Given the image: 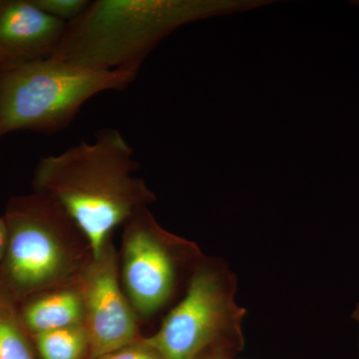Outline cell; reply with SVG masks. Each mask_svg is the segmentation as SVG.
Listing matches in <instances>:
<instances>
[{"label": "cell", "mask_w": 359, "mask_h": 359, "mask_svg": "<svg viewBox=\"0 0 359 359\" xmlns=\"http://www.w3.org/2000/svg\"><path fill=\"white\" fill-rule=\"evenodd\" d=\"M29 334L84 325V306L74 285L40 292L18 304Z\"/></svg>", "instance_id": "obj_9"}, {"label": "cell", "mask_w": 359, "mask_h": 359, "mask_svg": "<svg viewBox=\"0 0 359 359\" xmlns=\"http://www.w3.org/2000/svg\"><path fill=\"white\" fill-rule=\"evenodd\" d=\"M40 359L88 358L89 337L84 325L32 335Z\"/></svg>", "instance_id": "obj_11"}, {"label": "cell", "mask_w": 359, "mask_h": 359, "mask_svg": "<svg viewBox=\"0 0 359 359\" xmlns=\"http://www.w3.org/2000/svg\"><path fill=\"white\" fill-rule=\"evenodd\" d=\"M0 359H40L18 304L0 289Z\"/></svg>", "instance_id": "obj_10"}, {"label": "cell", "mask_w": 359, "mask_h": 359, "mask_svg": "<svg viewBox=\"0 0 359 359\" xmlns=\"http://www.w3.org/2000/svg\"><path fill=\"white\" fill-rule=\"evenodd\" d=\"M4 217L8 238L0 263V289L16 304L74 285L93 257L83 231L42 194L11 198Z\"/></svg>", "instance_id": "obj_3"}, {"label": "cell", "mask_w": 359, "mask_h": 359, "mask_svg": "<svg viewBox=\"0 0 359 359\" xmlns=\"http://www.w3.org/2000/svg\"><path fill=\"white\" fill-rule=\"evenodd\" d=\"M2 0H0V6H1Z\"/></svg>", "instance_id": "obj_16"}, {"label": "cell", "mask_w": 359, "mask_h": 359, "mask_svg": "<svg viewBox=\"0 0 359 359\" xmlns=\"http://www.w3.org/2000/svg\"><path fill=\"white\" fill-rule=\"evenodd\" d=\"M32 1L45 13L65 23L76 20L90 4L88 0H32Z\"/></svg>", "instance_id": "obj_12"}, {"label": "cell", "mask_w": 359, "mask_h": 359, "mask_svg": "<svg viewBox=\"0 0 359 359\" xmlns=\"http://www.w3.org/2000/svg\"><path fill=\"white\" fill-rule=\"evenodd\" d=\"M97 359H165L156 349L149 346L145 339L122 347Z\"/></svg>", "instance_id": "obj_13"}, {"label": "cell", "mask_w": 359, "mask_h": 359, "mask_svg": "<svg viewBox=\"0 0 359 359\" xmlns=\"http://www.w3.org/2000/svg\"><path fill=\"white\" fill-rule=\"evenodd\" d=\"M123 226V290L137 314L152 316L173 294L179 252L194 245L165 231L148 207Z\"/></svg>", "instance_id": "obj_6"}, {"label": "cell", "mask_w": 359, "mask_h": 359, "mask_svg": "<svg viewBox=\"0 0 359 359\" xmlns=\"http://www.w3.org/2000/svg\"><path fill=\"white\" fill-rule=\"evenodd\" d=\"M231 276L216 269L200 268L189 283L185 297L145 339L165 359H199L210 348L238 349L241 309L233 299Z\"/></svg>", "instance_id": "obj_5"}, {"label": "cell", "mask_w": 359, "mask_h": 359, "mask_svg": "<svg viewBox=\"0 0 359 359\" xmlns=\"http://www.w3.org/2000/svg\"><path fill=\"white\" fill-rule=\"evenodd\" d=\"M66 25L45 13L32 0H2L0 71L50 58Z\"/></svg>", "instance_id": "obj_8"}, {"label": "cell", "mask_w": 359, "mask_h": 359, "mask_svg": "<svg viewBox=\"0 0 359 359\" xmlns=\"http://www.w3.org/2000/svg\"><path fill=\"white\" fill-rule=\"evenodd\" d=\"M7 238H8V231H7L6 219L4 215H0V263L6 254Z\"/></svg>", "instance_id": "obj_14"}, {"label": "cell", "mask_w": 359, "mask_h": 359, "mask_svg": "<svg viewBox=\"0 0 359 359\" xmlns=\"http://www.w3.org/2000/svg\"><path fill=\"white\" fill-rule=\"evenodd\" d=\"M249 4L205 0H95L66 25L50 58L98 70L139 71L182 25Z\"/></svg>", "instance_id": "obj_2"}, {"label": "cell", "mask_w": 359, "mask_h": 359, "mask_svg": "<svg viewBox=\"0 0 359 359\" xmlns=\"http://www.w3.org/2000/svg\"><path fill=\"white\" fill-rule=\"evenodd\" d=\"M75 287L84 306L88 359H97L141 339L137 313L119 282V259L112 238L92 257Z\"/></svg>", "instance_id": "obj_7"}, {"label": "cell", "mask_w": 359, "mask_h": 359, "mask_svg": "<svg viewBox=\"0 0 359 359\" xmlns=\"http://www.w3.org/2000/svg\"><path fill=\"white\" fill-rule=\"evenodd\" d=\"M134 70H98L47 58L0 71V137L18 131L56 133L82 106L106 91H123Z\"/></svg>", "instance_id": "obj_4"}, {"label": "cell", "mask_w": 359, "mask_h": 359, "mask_svg": "<svg viewBox=\"0 0 359 359\" xmlns=\"http://www.w3.org/2000/svg\"><path fill=\"white\" fill-rule=\"evenodd\" d=\"M353 318L358 321L359 323V306L356 308L355 311L353 313Z\"/></svg>", "instance_id": "obj_15"}, {"label": "cell", "mask_w": 359, "mask_h": 359, "mask_svg": "<svg viewBox=\"0 0 359 359\" xmlns=\"http://www.w3.org/2000/svg\"><path fill=\"white\" fill-rule=\"evenodd\" d=\"M138 169L134 149L124 135L105 128L92 142L40 158L33 173V192L65 210L97 257L118 226L156 199L145 181L135 175Z\"/></svg>", "instance_id": "obj_1"}]
</instances>
